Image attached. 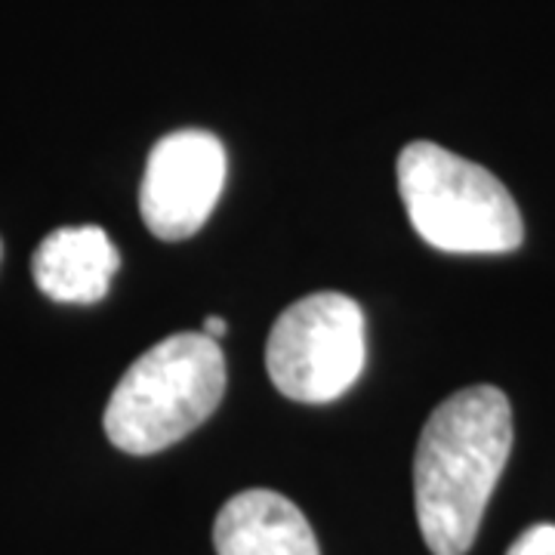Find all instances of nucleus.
Instances as JSON below:
<instances>
[{
    "label": "nucleus",
    "mask_w": 555,
    "mask_h": 555,
    "mask_svg": "<svg viewBox=\"0 0 555 555\" xmlns=\"http://www.w3.org/2000/svg\"><path fill=\"white\" fill-rule=\"evenodd\" d=\"M398 192L416 235L444 254H513L525 222L506 185L481 164L436 142H411L398 155Z\"/></svg>",
    "instance_id": "obj_3"
},
{
    "label": "nucleus",
    "mask_w": 555,
    "mask_h": 555,
    "mask_svg": "<svg viewBox=\"0 0 555 555\" xmlns=\"http://www.w3.org/2000/svg\"><path fill=\"white\" fill-rule=\"evenodd\" d=\"M225 149L207 130H177L160 137L142 173L139 210L160 241L192 238L210 219L225 185Z\"/></svg>",
    "instance_id": "obj_5"
},
{
    "label": "nucleus",
    "mask_w": 555,
    "mask_h": 555,
    "mask_svg": "<svg viewBox=\"0 0 555 555\" xmlns=\"http://www.w3.org/2000/svg\"><path fill=\"white\" fill-rule=\"evenodd\" d=\"M506 555H555V525H534L518 537Z\"/></svg>",
    "instance_id": "obj_8"
},
{
    "label": "nucleus",
    "mask_w": 555,
    "mask_h": 555,
    "mask_svg": "<svg viewBox=\"0 0 555 555\" xmlns=\"http://www.w3.org/2000/svg\"><path fill=\"white\" fill-rule=\"evenodd\" d=\"M214 546L219 555H321L297 503L266 488L241 491L219 509Z\"/></svg>",
    "instance_id": "obj_7"
},
{
    "label": "nucleus",
    "mask_w": 555,
    "mask_h": 555,
    "mask_svg": "<svg viewBox=\"0 0 555 555\" xmlns=\"http://www.w3.org/2000/svg\"><path fill=\"white\" fill-rule=\"evenodd\" d=\"M0 257H3V247H0Z\"/></svg>",
    "instance_id": "obj_10"
},
{
    "label": "nucleus",
    "mask_w": 555,
    "mask_h": 555,
    "mask_svg": "<svg viewBox=\"0 0 555 555\" xmlns=\"http://www.w3.org/2000/svg\"><path fill=\"white\" fill-rule=\"evenodd\" d=\"M118 247L100 225H65L40 241L31 275L53 302L93 306L108 294L118 272Z\"/></svg>",
    "instance_id": "obj_6"
},
{
    "label": "nucleus",
    "mask_w": 555,
    "mask_h": 555,
    "mask_svg": "<svg viewBox=\"0 0 555 555\" xmlns=\"http://www.w3.org/2000/svg\"><path fill=\"white\" fill-rule=\"evenodd\" d=\"M266 371L281 396L327 404L364 371V312L356 299L321 291L291 302L266 343Z\"/></svg>",
    "instance_id": "obj_4"
},
{
    "label": "nucleus",
    "mask_w": 555,
    "mask_h": 555,
    "mask_svg": "<svg viewBox=\"0 0 555 555\" xmlns=\"http://www.w3.org/2000/svg\"><path fill=\"white\" fill-rule=\"evenodd\" d=\"M225 396V358L214 337L179 331L127 367L105 404V436L124 454L149 456L195 433Z\"/></svg>",
    "instance_id": "obj_2"
},
{
    "label": "nucleus",
    "mask_w": 555,
    "mask_h": 555,
    "mask_svg": "<svg viewBox=\"0 0 555 555\" xmlns=\"http://www.w3.org/2000/svg\"><path fill=\"white\" fill-rule=\"evenodd\" d=\"M201 334L219 339L222 334H225V318H217V315L204 318V324H201Z\"/></svg>",
    "instance_id": "obj_9"
},
{
    "label": "nucleus",
    "mask_w": 555,
    "mask_h": 555,
    "mask_svg": "<svg viewBox=\"0 0 555 555\" xmlns=\"http://www.w3.org/2000/svg\"><path fill=\"white\" fill-rule=\"evenodd\" d=\"M513 451V408L496 386H469L426 420L414 456L420 534L433 555H466Z\"/></svg>",
    "instance_id": "obj_1"
}]
</instances>
